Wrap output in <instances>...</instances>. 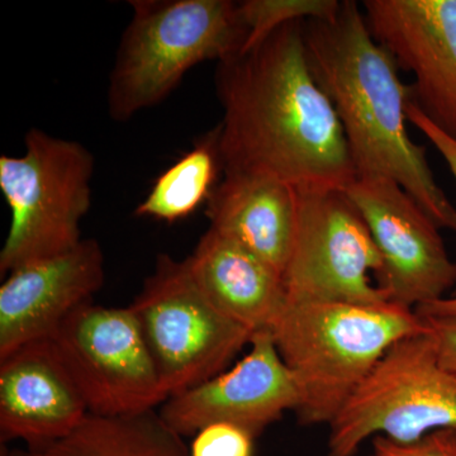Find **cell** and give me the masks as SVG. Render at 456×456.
<instances>
[{"label": "cell", "mask_w": 456, "mask_h": 456, "mask_svg": "<svg viewBox=\"0 0 456 456\" xmlns=\"http://www.w3.org/2000/svg\"><path fill=\"white\" fill-rule=\"evenodd\" d=\"M303 25L288 23L218 62L222 169L345 191L358 173L338 113L312 74Z\"/></svg>", "instance_id": "cell-1"}, {"label": "cell", "mask_w": 456, "mask_h": 456, "mask_svg": "<svg viewBox=\"0 0 456 456\" xmlns=\"http://www.w3.org/2000/svg\"><path fill=\"white\" fill-rule=\"evenodd\" d=\"M303 31L312 74L338 113L358 176L395 180L437 226L456 231V208L407 131L410 86L375 41L362 5L341 0L332 16L305 20Z\"/></svg>", "instance_id": "cell-2"}, {"label": "cell", "mask_w": 456, "mask_h": 456, "mask_svg": "<svg viewBox=\"0 0 456 456\" xmlns=\"http://www.w3.org/2000/svg\"><path fill=\"white\" fill-rule=\"evenodd\" d=\"M428 330L395 302H287L270 327L298 386L297 419L330 425L393 345Z\"/></svg>", "instance_id": "cell-3"}, {"label": "cell", "mask_w": 456, "mask_h": 456, "mask_svg": "<svg viewBox=\"0 0 456 456\" xmlns=\"http://www.w3.org/2000/svg\"><path fill=\"white\" fill-rule=\"evenodd\" d=\"M107 90L110 118L126 122L165 101L204 61L244 47L246 29L232 0H131Z\"/></svg>", "instance_id": "cell-4"}, {"label": "cell", "mask_w": 456, "mask_h": 456, "mask_svg": "<svg viewBox=\"0 0 456 456\" xmlns=\"http://www.w3.org/2000/svg\"><path fill=\"white\" fill-rule=\"evenodd\" d=\"M95 159L77 141L31 128L20 156H0V191L11 224L0 250V273L71 250L82 241L92 206Z\"/></svg>", "instance_id": "cell-5"}, {"label": "cell", "mask_w": 456, "mask_h": 456, "mask_svg": "<svg viewBox=\"0 0 456 456\" xmlns=\"http://www.w3.org/2000/svg\"><path fill=\"white\" fill-rule=\"evenodd\" d=\"M329 428V456H355L370 437L412 444L456 430V375L441 367L428 327L387 351Z\"/></svg>", "instance_id": "cell-6"}, {"label": "cell", "mask_w": 456, "mask_h": 456, "mask_svg": "<svg viewBox=\"0 0 456 456\" xmlns=\"http://www.w3.org/2000/svg\"><path fill=\"white\" fill-rule=\"evenodd\" d=\"M130 308L169 398L224 373L254 335L208 301L187 259L169 254L159 255Z\"/></svg>", "instance_id": "cell-7"}, {"label": "cell", "mask_w": 456, "mask_h": 456, "mask_svg": "<svg viewBox=\"0 0 456 456\" xmlns=\"http://www.w3.org/2000/svg\"><path fill=\"white\" fill-rule=\"evenodd\" d=\"M49 340L89 415H139L156 411L169 398L130 305L86 303Z\"/></svg>", "instance_id": "cell-8"}, {"label": "cell", "mask_w": 456, "mask_h": 456, "mask_svg": "<svg viewBox=\"0 0 456 456\" xmlns=\"http://www.w3.org/2000/svg\"><path fill=\"white\" fill-rule=\"evenodd\" d=\"M297 191L296 236L283 273L287 302H388L370 277H379L382 257L346 191Z\"/></svg>", "instance_id": "cell-9"}, {"label": "cell", "mask_w": 456, "mask_h": 456, "mask_svg": "<svg viewBox=\"0 0 456 456\" xmlns=\"http://www.w3.org/2000/svg\"><path fill=\"white\" fill-rule=\"evenodd\" d=\"M367 222L383 261L378 285L389 301L416 310L456 288V261L440 227L395 180L358 176L345 189Z\"/></svg>", "instance_id": "cell-10"}, {"label": "cell", "mask_w": 456, "mask_h": 456, "mask_svg": "<svg viewBox=\"0 0 456 456\" xmlns=\"http://www.w3.org/2000/svg\"><path fill=\"white\" fill-rule=\"evenodd\" d=\"M250 350L224 373L167 398L161 419L180 436H194L226 424L260 436L288 411L299 406L298 386L269 330L254 332Z\"/></svg>", "instance_id": "cell-11"}, {"label": "cell", "mask_w": 456, "mask_h": 456, "mask_svg": "<svg viewBox=\"0 0 456 456\" xmlns=\"http://www.w3.org/2000/svg\"><path fill=\"white\" fill-rule=\"evenodd\" d=\"M378 44L415 77L411 101L456 141V0H364Z\"/></svg>", "instance_id": "cell-12"}, {"label": "cell", "mask_w": 456, "mask_h": 456, "mask_svg": "<svg viewBox=\"0 0 456 456\" xmlns=\"http://www.w3.org/2000/svg\"><path fill=\"white\" fill-rule=\"evenodd\" d=\"M104 254L95 239L13 270L0 287V359L47 340L104 284Z\"/></svg>", "instance_id": "cell-13"}, {"label": "cell", "mask_w": 456, "mask_h": 456, "mask_svg": "<svg viewBox=\"0 0 456 456\" xmlns=\"http://www.w3.org/2000/svg\"><path fill=\"white\" fill-rule=\"evenodd\" d=\"M88 407L49 338L0 359V441L40 446L69 436Z\"/></svg>", "instance_id": "cell-14"}, {"label": "cell", "mask_w": 456, "mask_h": 456, "mask_svg": "<svg viewBox=\"0 0 456 456\" xmlns=\"http://www.w3.org/2000/svg\"><path fill=\"white\" fill-rule=\"evenodd\" d=\"M298 191L272 176L224 173L207 200L209 227L239 242L283 278L292 253Z\"/></svg>", "instance_id": "cell-15"}, {"label": "cell", "mask_w": 456, "mask_h": 456, "mask_svg": "<svg viewBox=\"0 0 456 456\" xmlns=\"http://www.w3.org/2000/svg\"><path fill=\"white\" fill-rule=\"evenodd\" d=\"M185 259L208 301L253 332L270 330L287 303L277 270L211 227Z\"/></svg>", "instance_id": "cell-16"}, {"label": "cell", "mask_w": 456, "mask_h": 456, "mask_svg": "<svg viewBox=\"0 0 456 456\" xmlns=\"http://www.w3.org/2000/svg\"><path fill=\"white\" fill-rule=\"evenodd\" d=\"M8 456H191L184 437L165 424L156 411L139 415H88L64 439L23 446Z\"/></svg>", "instance_id": "cell-17"}, {"label": "cell", "mask_w": 456, "mask_h": 456, "mask_svg": "<svg viewBox=\"0 0 456 456\" xmlns=\"http://www.w3.org/2000/svg\"><path fill=\"white\" fill-rule=\"evenodd\" d=\"M220 167L215 128L156 179L154 187L134 209V215L164 222L188 217L208 200Z\"/></svg>", "instance_id": "cell-18"}, {"label": "cell", "mask_w": 456, "mask_h": 456, "mask_svg": "<svg viewBox=\"0 0 456 456\" xmlns=\"http://www.w3.org/2000/svg\"><path fill=\"white\" fill-rule=\"evenodd\" d=\"M338 0H245L239 2L240 17L246 29L241 51L253 49L270 33L298 20H322L332 16ZM240 51V53H241Z\"/></svg>", "instance_id": "cell-19"}, {"label": "cell", "mask_w": 456, "mask_h": 456, "mask_svg": "<svg viewBox=\"0 0 456 456\" xmlns=\"http://www.w3.org/2000/svg\"><path fill=\"white\" fill-rule=\"evenodd\" d=\"M189 450L191 456H254L255 437L236 426L211 425L194 435Z\"/></svg>", "instance_id": "cell-20"}, {"label": "cell", "mask_w": 456, "mask_h": 456, "mask_svg": "<svg viewBox=\"0 0 456 456\" xmlns=\"http://www.w3.org/2000/svg\"><path fill=\"white\" fill-rule=\"evenodd\" d=\"M373 452L377 456H456V430L434 431L412 444H397L377 436L373 439Z\"/></svg>", "instance_id": "cell-21"}, {"label": "cell", "mask_w": 456, "mask_h": 456, "mask_svg": "<svg viewBox=\"0 0 456 456\" xmlns=\"http://www.w3.org/2000/svg\"><path fill=\"white\" fill-rule=\"evenodd\" d=\"M421 317L434 336L441 367L456 375V316Z\"/></svg>", "instance_id": "cell-22"}, {"label": "cell", "mask_w": 456, "mask_h": 456, "mask_svg": "<svg viewBox=\"0 0 456 456\" xmlns=\"http://www.w3.org/2000/svg\"><path fill=\"white\" fill-rule=\"evenodd\" d=\"M407 119L411 125L415 126L417 130L422 132L435 146V149L440 152L456 182V141L450 139L436 126L432 125L424 114L419 112V108L412 103V101L408 102Z\"/></svg>", "instance_id": "cell-23"}, {"label": "cell", "mask_w": 456, "mask_h": 456, "mask_svg": "<svg viewBox=\"0 0 456 456\" xmlns=\"http://www.w3.org/2000/svg\"><path fill=\"white\" fill-rule=\"evenodd\" d=\"M419 316L424 317H454L456 316V288L450 296L444 297L439 301L419 305L416 310Z\"/></svg>", "instance_id": "cell-24"}, {"label": "cell", "mask_w": 456, "mask_h": 456, "mask_svg": "<svg viewBox=\"0 0 456 456\" xmlns=\"http://www.w3.org/2000/svg\"><path fill=\"white\" fill-rule=\"evenodd\" d=\"M368 456H377V455H375L374 452H371V454L368 455Z\"/></svg>", "instance_id": "cell-25"}]
</instances>
